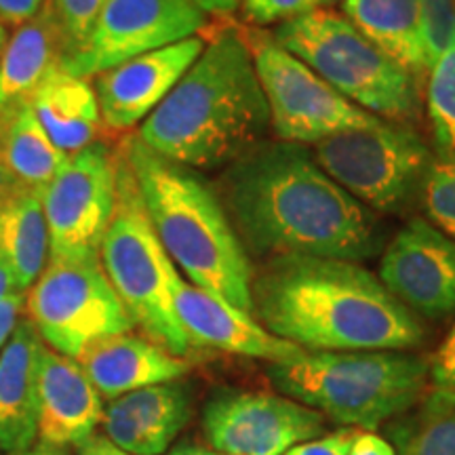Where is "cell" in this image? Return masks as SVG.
<instances>
[{"mask_svg": "<svg viewBox=\"0 0 455 455\" xmlns=\"http://www.w3.org/2000/svg\"><path fill=\"white\" fill-rule=\"evenodd\" d=\"M247 253L371 259L386 235L373 212L329 178L306 146L261 140L215 186Z\"/></svg>", "mask_w": 455, "mask_h": 455, "instance_id": "obj_1", "label": "cell"}, {"mask_svg": "<svg viewBox=\"0 0 455 455\" xmlns=\"http://www.w3.org/2000/svg\"><path fill=\"white\" fill-rule=\"evenodd\" d=\"M253 316L306 352L415 350L422 318L358 261L281 255L253 275Z\"/></svg>", "mask_w": 455, "mask_h": 455, "instance_id": "obj_2", "label": "cell"}, {"mask_svg": "<svg viewBox=\"0 0 455 455\" xmlns=\"http://www.w3.org/2000/svg\"><path fill=\"white\" fill-rule=\"evenodd\" d=\"M270 129V112L243 28L221 26L138 138L188 169H226Z\"/></svg>", "mask_w": 455, "mask_h": 455, "instance_id": "obj_3", "label": "cell"}, {"mask_svg": "<svg viewBox=\"0 0 455 455\" xmlns=\"http://www.w3.org/2000/svg\"><path fill=\"white\" fill-rule=\"evenodd\" d=\"M146 213L190 284L253 315V266L224 203L201 173L158 156L138 135L121 144Z\"/></svg>", "mask_w": 455, "mask_h": 455, "instance_id": "obj_4", "label": "cell"}, {"mask_svg": "<svg viewBox=\"0 0 455 455\" xmlns=\"http://www.w3.org/2000/svg\"><path fill=\"white\" fill-rule=\"evenodd\" d=\"M428 356L409 350L306 352L272 363L266 378L283 396L315 409L341 428L373 430L426 396Z\"/></svg>", "mask_w": 455, "mask_h": 455, "instance_id": "obj_5", "label": "cell"}, {"mask_svg": "<svg viewBox=\"0 0 455 455\" xmlns=\"http://www.w3.org/2000/svg\"><path fill=\"white\" fill-rule=\"evenodd\" d=\"M100 261L144 338L173 356L190 355L192 346L175 312V293L184 278L158 241L121 148H116V204L101 241Z\"/></svg>", "mask_w": 455, "mask_h": 455, "instance_id": "obj_6", "label": "cell"}, {"mask_svg": "<svg viewBox=\"0 0 455 455\" xmlns=\"http://www.w3.org/2000/svg\"><path fill=\"white\" fill-rule=\"evenodd\" d=\"M272 38L373 116L396 123L419 116L418 81L358 32L344 13L316 9L276 26Z\"/></svg>", "mask_w": 455, "mask_h": 455, "instance_id": "obj_7", "label": "cell"}, {"mask_svg": "<svg viewBox=\"0 0 455 455\" xmlns=\"http://www.w3.org/2000/svg\"><path fill=\"white\" fill-rule=\"evenodd\" d=\"M316 163L369 212L401 213L422 196L435 164L430 146L409 123L375 121L315 144Z\"/></svg>", "mask_w": 455, "mask_h": 455, "instance_id": "obj_8", "label": "cell"}, {"mask_svg": "<svg viewBox=\"0 0 455 455\" xmlns=\"http://www.w3.org/2000/svg\"><path fill=\"white\" fill-rule=\"evenodd\" d=\"M26 315L49 348L74 361L93 341L135 327L100 259H49L28 289Z\"/></svg>", "mask_w": 455, "mask_h": 455, "instance_id": "obj_9", "label": "cell"}, {"mask_svg": "<svg viewBox=\"0 0 455 455\" xmlns=\"http://www.w3.org/2000/svg\"><path fill=\"white\" fill-rule=\"evenodd\" d=\"M244 36L276 140L308 146L341 131L369 127L379 121L329 87L304 61L283 49L272 34L251 28Z\"/></svg>", "mask_w": 455, "mask_h": 455, "instance_id": "obj_10", "label": "cell"}, {"mask_svg": "<svg viewBox=\"0 0 455 455\" xmlns=\"http://www.w3.org/2000/svg\"><path fill=\"white\" fill-rule=\"evenodd\" d=\"M116 204V150L95 141L68 156L43 192L49 259H100Z\"/></svg>", "mask_w": 455, "mask_h": 455, "instance_id": "obj_11", "label": "cell"}, {"mask_svg": "<svg viewBox=\"0 0 455 455\" xmlns=\"http://www.w3.org/2000/svg\"><path fill=\"white\" fill-rule=\"evenodd\" d=\"M203 432L221 455H283L327 435V419L275 392L220 388L204 403Z\"/></svg>", "mask_w": 455, "mask_h": 455, "instance_id": "obj_12", "label": "cell"}, {"mask_svg": "<svg viewBox=\"0 0 455 455\" xmlns=\"http://www.w3.org/2000/svg\"><path fill=\"white\" fill-rule=\"evenodd\" d=\"M204 26L207 15L192 0H104L89 41L61 70L98 76L133 57L198 36Z\"/></svg>", "mask_w": 455, "mask_h": 455, "instance_id": "obj_13", "label": "cell"}, {"mask_svg": "<svg viewBox=\"0 0 455 455\" xmlns=\"http://www.w3.org/2000/svg\"><path fill=\"white\" fill-rule=\"evenodd\" d=\"M378 278L419 318L455 315V243L428 220L413 218L386 244Z\"/></svg>", "mask_w": 455, "mask_h": 455, "instance_id": "obj_14", "label": "cell"}, {"mask_svg": "<svg viewBox=\"0 0 455 455\" xmlns=\"http://www.w3.org/2000/svg\"><path fill=\"white\" fill-rule=\"evenodd\" d=\"M204 49V38H186L150 51L95 76L101 123L110 131H129L144 123Z\"/></svg>", "mask_w": 455, "mask_h": 455, "instance_id": "obj_15", "label": "cell"}, {"mask_svg": "<svg viewBox=\"0 0 455 455\" xmlns=\"http://www.w3.org/2000/svg\"><path fill=\"white\" fill-rule=\"evenodd\" d=\"M175 312L192 348L230 352L268 365L298 361L306 355L299 346L272 335L253 315L190 283L178 287Z\"/></svg>", "mask_w": 455, "mask_h": 455, "instance_id": "obj_16", "label": "cell"}, {"mask_svg": "<svg viewBox=\"0 0 455 455\" xmlns=\"http://www.w3.org/2000/svg\"><path fill=\"white\" fill-rule=\"evenodd\" d=\"M192 386L184 379L146 386L104 405L101 430L129 455H163L192 415Z\"/></svg>", "mask_w": 455, "mask_h": 455, "instance_id": "obj_17", "label": "cell"}, {"mask_svg": "<svg viewBox=\"0 0 455 455\" xmlns=\"http://www.w3.org/2000/svg\"><path fill=\"white\" fill-rule=\"evenodd\" d=\"M38 441L53 447H78L95 435L104 398L83 367L43 341L36 369Z\"/></svg>", "mask_w": 455, "mask_h": 455, "instance_id": "obj_18", "label": "cell"}, {"mask_svg": "<svg viewBox=\"0 0 455 455\" xmlns=\"http://www.w3.org/2000/svg\"><path fill=\"white\" fill-rule=\"evenodd\" d=\"M76 363L108 401L146 386L175 382L190 371L186 358L169 355L152 339L131 331L93 341Z\"/></svg>", "mask_w": 455, "mask_h": 455, "instance_id": "obj_19", "label": "cell"}, {"mask_svg": "<svg viewBox=\"0 0 455 455\" xmlns=\"http://www.w3.org/2000/svg\"><path fill=\"white\" fill-rule=\"evenodd\" d=\"M43 339L28 318L0 350V451L24 453L38 439L36 369Z\"/></svg>", "mask_w": 455, "mask_h": 455, "instance_id": "obj_20", "label": "cell"}, {"mask_svg": "<svg viewBox=\"0 0 455 455\" xmlns=\"http://www.w3.org/2000/svg\"><path fill=\"white\" fill-rule=\"evenodd\" d=\"M64 61L60 28L49 3L4 43L0 53V116H11L32 98Z\"/></svg>", "mask_w": 455, "mask_h": 455, "instance_id": "obj_21", "label": "cell"}, {"mask_svg": "<svg viewBox=\"0 0 455 455\" xmlns=\"http://www.w3.org/2000/svg\"><path fill=\"white\" fill-rule=\"evenodd\" d=\"M32 110L49 140L68 156L100 141L104 123L89 78L72 76L60 68L36 91Z\"/></svg>", "mask_w": 455, "mask_h": 455, "instance_id": "obj_22", "label": "cell"}, {"mask_svg": "<svg viewBox=\"0 0 455 455\" xmlns=\"http://www.w3.org/2000/svg\"><path fill=\"white\" fill-rule=\"evenodd\" d=\"M348 17L379 51L405 68L415 81L430 70L415 0H341Z\"/></svg>", "mask_w": 455, "mask_h": 455, "instance_id": "obj_23", "label": "cell"}, {"mask_svg": "<svg viewBox=\"0 0 455 455\" xmlns=\"http://www.w3.org/2000/svg\"><path fill=\"white\" fill-rule=\"evenodd\" d=\"M0 255L21 291H28L47 268L49 228L43 192L20 190L0 207Z\"/></svg>", "mask_w": 455, "mask_h": 455, "instance_id": "obj_24", "label": "cell"}, {"mask_svg": "<svg viewBox=\"0 0 455 455\" xmlns=\"http://www.w3.org/2000/svg\"><path fill=\"white\" fill-rule=\"evenodd\" d=\"M3 152L7 167L20 190L44 192L68 155L55 148L38 123L32 104H26L7 116L3 129Z\"/></svg>", "mask_w": 455, "mask_h": 455, "instance_id": "obj_25", "label": "cell"}, {"mask_svg": "<svg viewBox=\"0 0 455 455\" xmlns=\"http://www.w3.org/2000/svg\"><path fill=\"white\" fill-rule=\"evenodd\" d=\"M396 455H455V395L430 390L388 426Z\"/></svg>", "mask_w": 455, "mask_h": 455, "instance_id": "obj_26", "label": "cell"}, {"mask_svg": "<svg viewBox=\"0 0 455 455\" xmlns=\"http://www.w3.org/2000/svg\"><path fill=\"white\" fill-rule=\"evenodd\" d=\"M426 108L439 156L455 155V41L432 61Z\"/></svg>", "mask_w": 455, "mask_h": 455, "instance_id": "obj_27", "label": "cell"}, {"mask_svg": "<svg viewBox=\"0 0 455 455\" xmlns=\"http://www.w3.org/2000/svg\"><path fill=\"white\" fill-rule=\"evenodd\" d=\"M422 201L430 224L455 243V155L443 156L432 164Z\"/></svg>", "mask_w": 455, "mask_h": 455, "instance_id": "obj_28", "label": "cell"}, {"mask_svg": "<svg viewBox=\"0 0 455 455\" xmlns=\"http://www.w3.org/2000/svg\"><path fill=\"white\" fill-rule=\"evenodd\" d=\"M64 44V61L84 47L98 21L104 0H47ZM61 61V64H64Z\"/></svg>", "mask_w": 455, "mask_h": 455, "instance_id": "obj_29", "label": "cell"}, {"mask_svg": "<svg viewBox=\"0 0 455 455\" xmlns=\"http://www.w3.org/2000/svg\"><path fill=\"white\" fill-rule=\"evenodd\" d=\"M428 66L455 41V0H415Z\"/></svg>", "mask_w": 455, "mask_h": 455, "instance_id": "obj_30", "label": "cell"}, {"mask_svg": "<svg viewBox=\"0 0 455 455\" xmlns=\"http://www.w3.org/2000/svg\"><path fill=\"white\" fill-rule=\"evenodd\" d=\"M238 9L247 24L261 30L264 26H281L321 9V0H243Z\"/></svg>", "mask_w": 455, "mask_h": 455, "instance_id": "obj_31", "label": "cell"}, {"mask_svg": "<svg viewBox=\"0 0 455 455\" xmlns=\"http://www.w3.org/2000/svg\"><path fill=\"white\" fill-rule=\"evenodd\" d=\"M430 390L455 395V325L432 356H428Z\"/></svg>", "mask_w": 455, "mask_h": 455, "instance_id": "obj_32", "label": "cell"}, {"mask_svg": "<svg viewBox=\"0 0 455 455\" xmlns=\"http://www.w3.org/2000/svg\"><path fill=\"white\" fill-rule=\"evenodd\" d=\"M356 432V428H339L335 432H327V435L318 436L315 441L291 447L283 455H346L352 441H355Z\"/></svg>", "mask_w": 455, "mask_h": 455, "instance_id": "obj_33", "label": "cell"}, {"mask_svg": "<svg viewBox=\"0 0 455 455\" xmlns=\"http://www.w3.org/2000/svg\"><path fill=\"white\" fill-rule=\"evenodd\" d=\"M44 0H0V24L20 28L41 13Z\"/></svg>", "mask_w": 455, "mask_h": 455, "instance_id": "obj_34", "label": "cell"}, {"mask_svg": "<svg viewBox=\"0 0 455 455\" xmlns=\"http://www.w3.org/2000/svg\"><path fill=\"white\" fill-rule=\"evenodd\" d=\"M26 293L28 291H13L0 299V350L4 348L20 323L21 312L26 308Z\"/></svg>", "mask_w": 455, "mask_h": 455, "instance_id": "obj_35", "label": "cell"}, {"mask_svg": "<svg viewBox=\"0 0 455 455\" xmlns=\"http://www.w3.org/2000/svg\"><path fill=\"white\" fill-rule=\"evenodd\" d=\"M346 455H396L395 447L384 436L371 430H358Z\"/></svg>", "mask_w": 455, "mask_h": 455, "instance_id": "obj_36", "label": "cell"}, {"mask_svg": "<svg viewBox=\"0 0 455 455\" xmlns=\"http://www.w3.org/2000/svg\"><path fill=\"white\" fill-rule=\"evenodd\" d=\"M4 121H7V116H0V207L20 192V186H17V181L13 180V175H11V171L7 167V161H4V152H3Z\"/></svg>", "mask_w": 455, "mask_h": 455, "instance_id": "obj_37", "label": "cell"}, {"mask_svg": "<svg viewBox=\"0 0 455 455\" xmlns=\"http://www.w3.org/2000/svg\"><path fill=\"white\" fill-rule=\"evenodd\" d=\"M76 453L78 455H129L124 453L123 449L114 447L112 443L101 435H93L91 439L84 441L83 445H78Z\"/></svg>", "mask_w": 455, "mask_h": 455, "instance_id": "obj_38", "label": "cell"}, {"mask_svg": "<svg viewBox=\"0 0 455 455\" xmlns=\"http://www.w3.org/2000/svg\"><path fill=\"white\" fill-rule=\"evenodd\" d=\"M198 9L203 11L204 15H232L235 11L241 7L243 0H192Z\"/></svg>", "mask_w": 455, "mask_h": 455, "instance_id": "obj_39", "label": "cell"}, {"mask_svg": "<svg viewBox=\"0 0 455 455\" xmlns=\"http://www.w3.org/2000/svg\"><path fill=\"white\" fill-rule=\"evenodd\" d=\"M13 291H21L20 287H17V281L13 276V272H11L9 264L4 261L3 255H0V299L4 298V295L13 293Z\"/></svg>", "mask_w": 455, "mask_h": 455, "instance_id": "obj_40", "label": "cell"}, {"mask_svg": "<svg viewBox=\"0 0 455 455\" xmlns=\"http://www.w3.org/2000/svg\"><path fill=\"white\" fill-rule=\"evenodd\" d=\"M15 455H72L68 451L66 447H53V445H43V443H38L36 447L28 449L24 453H15Z\"/></svg>", "mask_w": 455, "mask_h": 455, "instance_id": "obj_41", "label": "cell"}, {"mask_svg": "<svg viewBox=\"0 0 455 455\" xmlns=\"http://www.w3.org/2000/svg\"><path fill=\"white\" fill-rule=\"evenodd\" d=\"M167 455H221V453L213 451V449L201 447V445H180V447H175L173 451H169Z\"/></svg>", "mask_w": 455, "mask_h": 455, "instance_id": "obj_42", "label": "cell"}, {"mask_svg": "<svg viewBox=\"0 0 455 455\" xmlns=\"http://www.w3.org/2000/svg\"><path fill=\"white\" fill-rule=\"evenodd\" d=\"M4 43H7V28L0 24V53H3Z\"/></svg>", "mask_w": 455, "mask_h": 455, "instance_id": "obj_43", "label": "cell"}, {"mask_svg": "<svg viewBox=\"0 0 455 455\" xmlns=\"http://www.w3.org/2000/svg\"><path fill=\"white\" fill-rule=\"evenodd\" d=\"M335 3H341V0H321V7L323 4H325V7H331V4H335Z\"/></svg>", "mask_w": 455, "mask_h": 455, "instance_id": "obj_44", "label": "cell"}]
</instances>
